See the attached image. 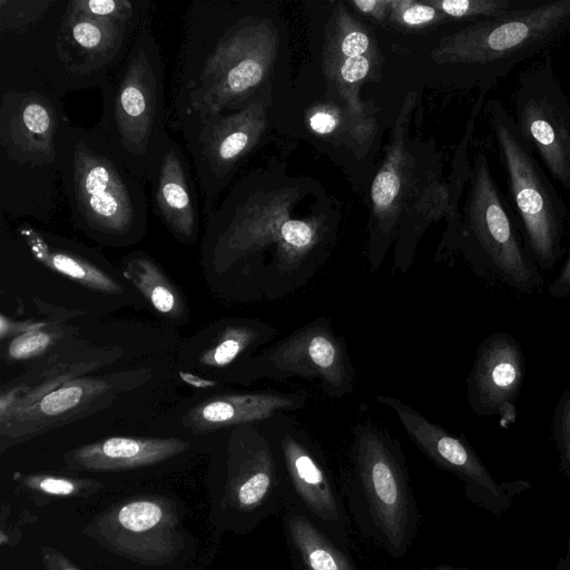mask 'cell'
<instances>
[{"mask_svg":"<svg viewBox=\"0 0 570 570\" xmlns=\"http://www.w3.org/2000/svg\"><path fill=\"white\" fill-rule=\"evenodd\" d=\"M525 373L519 343L508 333L487 336L478 346L466 379V400L473 413L499 416L503 428L515 422V401Z\"/></svg>","mask_w":570,"mask_h":570,"instance_id":"obj_18","label":"cell"},{"mask_svg":"<svg viewBox=\"0 0 570 570\" xmlns=\"http://www.w3.org/2000/svg\"><path fill=\"white\" fill-rule=\"evenodd\" d=\"M489 121L507 173L510 199L537 265L549 271L562 254L567 210L503 102L488 106Z\"/></svg>","mask_w":570,"mask_h":570,"instance_id":"obj_10","label":"cell"},{"mask_svg":"<svg viewBox=\"0 0 570 570\" xmlns=\"http://www.w3.org/2000/svg\"><path fill=\"white\" fill-rule=\"evenodd\" d=\"M124 274L159 314L174 318L180 316L184 302L178 289L148 256L130 254L126 258Z\"/></svg>","mask_w":570,"mask_h":570,"instance_id":"obj_27","label":"cell"},{"mask_svg":"<svg viewBox=\"0 0 570 570\" xmlns=\"http://www.w3.org/2000/svg\"><path fill=\"white\" fill-rule=\"evenodd\" d=\"M312 130L318 135H332L337 130L340 116L332 108H320L308 120Z\"/></svg>","mask_w":570,"mask_h":570,"instance_id":"obj_35","label":"cell"},{"mask_svg":"<svg viewBox=\"0 0 570 570\" xmlns=\"http://www.w3.org/2000/svg\"><path fill=\"white\" fill-rule=\"evenodd\" d=\"M276 330L257 320H237L225 325L215 341L202 354L200 363L210 367L232 364L246 352L272 341Z\"/></svg>","mask_w":570,"mask_h":570,"instance_id":"obj_26","label":"cell"},{"mask_svg":"<svg viewBox=\"0 0 570 570\" xmlns=\"http://www.w3.org/2000/svg\"><path fill=\"white\" fill-rule=\"evenodd\" d=\"M376 49L368 31L342 4L331 21L324 50V71L334 83L347 110L361 118V83L370 75Z\"/></svg>","mask_w":570,"mask_h":570,"instance_id":"obj_21","label":"cell"},{"mask_svg":"<svg viewBox=\"0 0 570 570\" xmlns=\"http://www.w3.org/2000/svg\"><path fill=\"white\" fill-rule=\"evenodd\" d=\"M552 436L559 454L560 468L570 482V390L557 400L552 416Z\"/></svg>","mask_w":570,"mask_h":570,"instance_id":"obj_31","label":"cell"},{"mask_svg":"<svg viewBox=\"0 0 570 570\" xmlns=\"http://www.w3.org/2000/svg\"><path fill=\"white\" fill-rule=\"evenodd\" d=\"M415 101L410 92L395 127L385 161L371 188L374 226L368 242V263L377 271L395 240L394 273H404L412 265L416 243L426 225L445 216L449 229L444 248L458 247L461 217L453 208L450 185L436 175L420 178L414 154L409 150L405 130Z\"/></svg>","mask_w":570,"mask_h":570,"instance_id":"obj_6","label":"cell"},{"mask_svg":"<svg viewBox=\"0 0 570 570\" xmlns=\"http://www.w3.org/2000/svg\"><path fill=\"white\" fill-rule=\"evenodd\" d=\"M188 448L178 439L112 436L86 444L66 456L73 470L118 471L165 461Z\"/></svg>","mask_w":570,"mask_h":570,"instance_id":"obj_23","label":"cell"},{"mask_svg":"<svg viewBox=\"0 0 570 570\" xmlns=\"http://www.w3.org/2000/svg\"><path fill=\"white\" fill-rule=\"evenodd\" d=\"M356 9L363 13L382 20L390 14V0H355L351 2Z\"/></svg>","mask_w":570,"mask_h":570,"instance_id":"obj_38","label":"cell"},{"mask_svg":"<svg viewBox=\"0 0 570 570\" xmlns=\"http://www.w3.org/2000/svg\"><path fill=\"white\" fill-rule=\"evenodd\" d=\"M99 88L102 111L95 129L135 175L148 180L167 132L164 61L149 16L124 61Z\"/></svg>","mask_w":570,"mask_h":570,"instance_id":"obj_8","label":"cell"},{"mask_svg":"<svg viewBox=\"0 0 570 570\" xmlns=\"http://www.w3.org/2000/svg\"><path fill=\"white\" fill-rule=\"evenodd\" d=\"M281 520L294 570H358L348 551L298 508L286 507L281 513Z\"/></svg>","mask_w":570,"mask_h":570,"instance_id":"obj_24","label":"cell"},{"mask_svg":"<svg viewBox=\"0 0 570 570\" xmlns=\"http://www.w3.org/2000/svg\"><path fill=\"white\" fill-rule=\"evenodd\" d=\"M548 293L554 298L570 297V249L558 276L548 285Z\"/></svg>","mask_w":570,"mask_h":570,"instance_id":"obj_37","label":"cell"},{"mask_svg":"<svg viewBox=\"0 0 570 570\" xmlns=\"http://www.w3.org/2000/svg\"><path fill=\"white\" fill-rule=\"evenodd\" d=\"M294 376L317 382L332 399H342L353 391L355 370L345 338L324 316L296 328L247 360L242 368V377L248 381H284Z\"/></svg>","mask_w":570,"mask_h":570,"instance_id":"obj_13","label":"cell"},{"mask_svg":"<svg viewBox=\"0 0 570 570\" xmlns=\"http://www.w3.org/2000/svg\"><path fill=\"white\" fill-rule=\"evenodd\" d=\"M534 0H429L450 20L479 21L507 16Z\"/></svg>","mask_w":570,"mask_h":570,"instance_id":"obj_28","label":"cell"},{"mask_svg":"<svg viewBox=\"0 0 570 570\" xmlns=\"http://www.w3.org/2000/svg\"><path fill=\"white\" fill-rule=\"evenodd\" d=\"M141 23L92 19L70 0H45L30 21L0 30V86L33 81L61 96L100 87L124 61Z\"/></svg>","mask_w":570,"mask_h":570,"instance_id":"obj_3","label":"cell"},{"mask_svg":"<svg viewBox=\"0 0 570 570\" xmlns=\"http://www.w3.org/2000/svg\"><path fill=\"white\" fill-rule=\"evenodd\" d=\"M88 392L86 383L66 384L40 399L37 409L42 415L57 416L76 407Z\"/></svg>","mask_w":570,"mask_h":570,"instance_id":"obj_33","label":"cell"},{"mask_svg":"<svg viewBox=\"0 0 570 570\" xmlns=\"http://www.w3.org/2000/svg\"><path fill=\"white\" fill-rule=\"evenodd\" d=\"M70 3L89 18L125 23H141L151 4L147 0H70Z\"/></svg>","mask_w":570,"mask_h":570,"instance_id":"obj_30","label":"cell"},{"mask_svg":"<svg viewBox=\"0 0 570 570\" xmlns=\"http://www.w3.org/2000/svg\"><path fill=\"white\" fill-rule=\"evenodd\" d=\"M230 439L222 509L226 523L247 532L261 521L281 514L289 494L273 441L253 424L239 425Z\"/></svg>","mask_w":570,"mask_h":570,"instance_id":"obj_12","label":"cell"},{"mask_svg":"<svg viewBox=\"0 0 570 570\" xmlns=\"http://www.w3.org/2000/svg\"><path fill=\"white\" fill-rule=\"evenodd\" d=\"M45 570H80L62 552L51 547L41 548Z\"/></svg>","mask_w":570,"mask_h":570,"instance_id":"obj_36","label":"cell"},{"mask_svg":"<svg viewBox=\"0 0 570 570\" xmlns=\"http://www.w3.org/2000/svg\"><path fill=\"white\" fill-rule=\"evenodd\" d=\"M52 342L50 333L37 328L16 336L8 346V356L13 361L30 358L45 352Z\"/></svg>","mask_w":570,"mask_h":570,"instance_id":"obj_34","label":"cell"},{"mask_svg":"<svg viewBox=\"0 0 570 570\" xmlns=\"http://www.w3.org/2000/svg\"><path fill=\"white\" fill-rule=\"evenodd\" d=\"M419 570H474L469 568H460V567H452V566H439L434 568H423ZM488 570H497V569H488Z\"/></svg>","mask_w":570,"mask_h":570,"instance_id":"obj_40","label":"cell"},{"mask_svg":"<svg viewBox=\"0 0 570 570\" xmlns=\"http://www.w3.org/2000/svg\"><path fill=\"white\" fill-rule=\"evenodd\" d=\"M458 248L464 252L474 267H489L517 291L530 293L542 284L535 265L521 245L482 151L476 154L471 167Z\"/></svg>","mask_w":570,"mask_h":570,"instance_id":"obj_11","label":"cell"},{"mask_svg":"<svg viewBox=\"0 0 570 570\" xmlns=\"http://www.w3.org/2000/svg\"><path fill=\"white\" fill-rule=\"evenodd\" d=\"M266 127L267 105L257 97L238 109L188 119L175 129L183 135L207 216Z\"/></svg>","mask_w":570,"mask_h":570,"instance_id":"obj_14","label":"cell"},{"mask_svg":"<svg viewBox=\"0 0 570 570\" xmlns=\"http://www.w3.org/2000/svg\"><path fill=\"white\" fill-rule=\"evenodd\" d=\"M343 492L358 531L393 559L402 558L417 534L420 511L400 442L372 422L353 428Z\"/></svg>","mask_w":570,"mask_h":570,"instance_id":"obj_7","label":"cell"},{"mask_svg":"<svg viewBox=\"0 0 570 570\" xmlns=\"http://www.w3.org/2000/svg\"><path fill=\"white\" fill-rule=\"evenodd\" d=\"M177 518L160 499L129 500L99 520V537L117 552L142 561H161L179 548Z\"/></svg>","mask_w":570,"mask_h":570,"instance_id":"obj_19","label":"cell"},{"mask_svg":"<svg viewBox=\"0 0 570 570\" xmlns=\"http://www.w3.org/2000/svg\"><path fill=\"white\" fill-rule=\"evenodd\" d=\"M277 46L271 20L224 1H194L185 17L169 126L175 130L261 97Z\"/></svg>","mask_w":570,"mask_h":570,"instance_id":"obj_2","label":"cell"},{"mask_svg":"<svg viewBox=\"0 0 570 570\" xmlns=\"http://www.w3.org/2000/svg\"><path fill=\"white\" fill-rule=\"evenodd\" d=\"M61 95L39 82L0 86V208L50 223L61 193Z\"/></svg>","mask_w":570,"mask_h":570,"instance_id":"obj_4","label":"cell"},{"mask_svg":"<svg viewBox=\"0 0 570 570\" xmlns=\"http://www.w3.org/2000/svg\"><path fill=\"white\" fill-rule=\"evenodd\" d=\"M570 32V0H534L507 16L468 22L441 37L432 60L461 71L487 94L521 62L543 55Z\"/></svg>","mask_w":570,"mask_h":570,"instance_id":"obj_9","label":"cell"},{"mask_svg":"<svg viewBox=\"0 0 570 570\" xmlns=\"http://www.w3.org/2000/svg\"><path fill=\"white\" fill-rule=\"evenodd\" d=\"M554 570H570V530L567 535L566 550L559 558Z\"/></svg>","mask_w":570,"mask_h":570,"instance_id":"obj_39","label":"cell"},{"mask_svg":"<svg viewBox=\"0 0 570 570\" xmlns=\"http://www.w3.org/2000/svg\"><path fill=\"white\" fill-rule=\"evenodd\" d=\"M21 488L40 498L89 497L104 488L100 482L55 474H17Z\"/></svg>","mask_w":570,"mask_h":570,"instance_id":"obj_29","label":"cell"},{"mask_svg":"<svg viewBox=\"0 0 570 570\" xmlns=\"http://www.w3.org/2000/svg\"><path fill=\"white\" fill-rule=\"evenodd\" d=\"M61 193L73 225L95 240L121 246L145 234V181L95 127L67 125L61 144Z\"/></svg>","mask_w":570,"mask_h":570,"instance_id":"obj_5","label":"cell"},{"mask_svg":"<svg viewBox=\"0 0 570 570\" xmlns=\"http://www.w3.org/2000/svg\"><path fill=\"white\" fill-rule=\"evenodd\" d=\"M389 18L403 27H423L446 21L449 18L433 6L411 0H396L390 3Z\"/></svg>","mask_w":570,"mask_h":570,"instance_id":"obj_32","label":"cell"},{"mask_svg":"<svg viewBox=\"0 0 570 570\" xmlns=\"http://www.w3.org/2000/svg\"><path fill=\"white\" fill-rule=\"evenodd\" d=\"M375 399L395 413L411 440L435 465L463 482L469 501L495 518L512 505L515 497L531 488L527 480L498 482L462 435L451 434L400 399L382 394Z\"/></svg>","mask_w":570,"mask_h":570,"instance_id":"obj_16","label":"cell"},{"mask_svg":"<svg viewBox=\"0 0 570 570\" xmlns=\"http://www.w3.org/2000/svg\"><path fill=\"white\" fill-rule=\"evenodd\" d=\"M304 392H255L226 394L196 405L187 414V425L195 431H212L265 421L305 406Z\"/></svg>","mask_w":570,"mask_h":570,"instance_id":"obj_22","label":"cell"},{"mask_svg":"<svg viewBox=\"0 0 570 570\" xmlns=\"http://www.w3.org/2000/svg\"><path fill=\"white\" fill-rule=\"evenodd\" d=\"M154 209L179 242L196 240L199 232V205L189 163L180 145L167 131L148 179Z\"/></svg>","mask_w":570,"mask_h":570,"instance_id":"obj_20","label":"cell"},{"mask_svg":"<svg viewBox=\"0 0 570 570\" xmlns=\"http://www.w3.org/2000/svg\"><path fill=\"white\" fill-rule=\"evenodd\" d=\"M262 174L240 179L207 216L204 253L237 276L245 298L277 301L306 286L325 264L336 226L325 215L295 217L276 205Z\"/></svg>","mask_w":570,"mask_h":570,"instance_id":"obj_1","label":"cell"},{"mask_svg":"<svg viewBox=\"0 0 570 570\" xmlns=\"http://www.w3.org/2000/svg\"><path fill=\"white\" fill-rule=\"evenodd\" d=\"M18 234L33 258L48 268L92 289L105 293L121 292V286L86 258L75 243L40 232L29 224L20 225Z\"/></svg>","mask_w":570,"mask_h":570,"instance_id":"obj_25","label":"cell"},{"mask_svg":"<svg viewBox=\"0 0 570 570\" xmlns=\"http://www.w3.org/2000/svg\"><path fill=\"white\" fill-rule=\"evenodd\" d=\"M512 102L520 136L552 177L570 190V100L550 51L519 73Z\"/></svg>","mask_w":570,"mask_h":570,"instance_id":"obj_15","label":"cell"},{"mask_svg":"<svg viewBox=\"0 0 570 570\" xmlns=\"http://www.w3.org/2000/svg\"><path fill=\"white\" fill-rule=\"evenodd\" d=\"M272 441L288 490L289 505L298 508L347 550L351 525L348 513L321 454L295 430H284Z\"/></svg>","mask_w":570,"mask_h":570,"instance_id":"obj_17","label":"cell"}]
</instances>
